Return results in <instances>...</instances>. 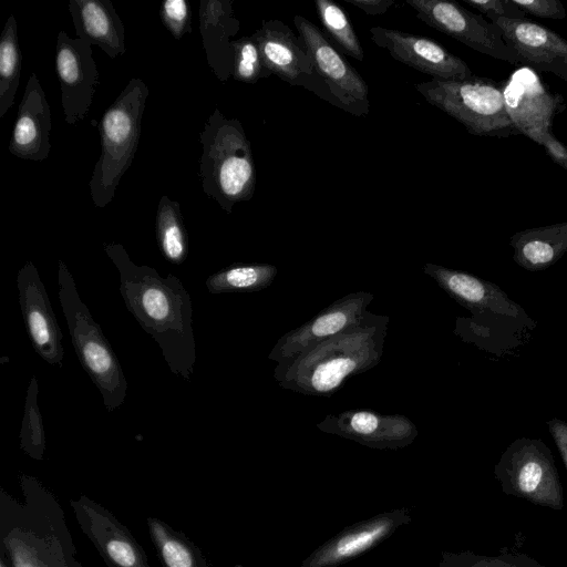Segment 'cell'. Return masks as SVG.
Here are the masks:
<instances>
[{
  "label": "cell",
  "instance_id": "6da1fadb",
  "mask_svg": "<svg viewBox=\"0 0 567 567\" xmlns=\"http://www.w3.org/2000/svg\"><path fill=\"white\" fill-rule=\"evenodd\" d=\"M120 275L126 309L158 344L169 370L189 381L196 362L193 307L188 291L174 275L161 276L136 265L117 243L103 244Z\"/></svg>",
  "mask_w": 567,
  "mask_h": 567
},
{
  "label": "cell",
  "instance_id": "7a4b0ae2",
  "mask_svg": "<svg viewBox=\"0 0 567 567\" xmlns=\"http://www.w3.org/2000/svg\"><path fill=\"white\" fill-rule=\"evenodd\" d=\"M21 497L0 489V550L11 567H82L56 497L34 476L19 477Z\"/></svg>",
  "mask_w": 567,
  "mask_h": 567
},
{
  "label": "cell",
  "instance_id": "3957f363",
  "mask_svg": "<svg viewBox=\"0 0 567 567\" xmlns=\"http://www.w3.org/2000/svg\"><path fill=\"white\" fill-rule=\"evenodd\" d=\"M389 317L368 311L361 322L277 365L278 384L306 395L332 396L352 377L375 367L382 358Z\"/></svg>",
  "mask_w": 567,
  "mask_h": 567
},
{
  "label": "cell",
  "instance_id": "277c9868",
  "mask_svg": "<svg viewBox=\"0 0 567 567\" xmlns=\"http://www.w3.org/2000/svg\"><path fill=\"white\" fill-rule=\"evenodd\" d=\"M199 176L204 193L227 213L249 200L256 188L251 145L241 123L216 107L200 133Z\"/></svg>",
  "mask_w": 567,
  "mask_h": 567
},
{
  "label": "cell",
  "instance_id": "5b68a950",
  "mask_svg": "<svg viewBox=\"0 0 567 567\" xmlns=\"http://www.w3.org/2000/svg\"><path fill=\"white\" fill-rule=\"evenodd\" d=\"M148 94L143 80L131 79L99 123L101 154L89 182L90 195L97 208L112 202L134 159Z\"/></svg>",
  "mask_w": 567,
  "mask_h": 567
},
{
  "label": "cell",
  "instance_id": "8992f818",
  "mask_svg": "<svg viewBox=\"0 0 567 567\" xmlns=\"http://www.w3.org/2000/svg\"><path fill=\"white\" fill-rule=\"evenodd\" d=\"M59 299L78 359L99 389L109 412L124 403L127 382L109 340L80 298L66 265L58 264Z\"/></svg>",
  "mask_w": 567,
  "mask_h": 567
},
{
  "label": "cell",
  "instance_id": "52a82bcc",
  "mask_svg": "<svg viewBox=\"0 0 567 567\" xmlns=\"http://www.w3.org/2000/svg\"><path fill=\"white\" fill-rule=\"evenodd\" d=\"M427 103L460 122L475 136L518 135L504 103L503 80L472 75L464 80L432 79L414 84Z\"/></svg>",
  "mask_w": 567,
  "mask_h": 567
},
{
  "label": "cell",
  "instance_id": "ba28073f",
  "mask_svg": "<svg viewBox=\"0 0 567 567\" xmlns=\"http://www.w3.org/2000/svg\"><path fill=\"white\" fill-rule=\"evenodd\" d=\"M494 474L506 495L554 511L564 507L563 486L553 454L540 440L514 441L499 457Z\"/></svg>",
  "mask_w": 567,
  "mask_h": 567
},
{
  "label": "cell",
  "instance_id": "9c48e42d",
  "mask_svg": "<svg viewBox=\"0 0 567 567\" xmlns=\"http://www.w3.org/2000/svg\"><path fill=\"white\" fill-rule=\"evenodd\" d=\"M406 3L415 10L417 19L466 47L509 64L519 63L501 29L460 3L447 0H406Z\"/></svg>",
  "mask_w": 567,
  "mask_h": 567
},
{
  "label": "cell",
  "instance_id": "30bf717a",
  "mask_svg": "<svg viewBox=\"0 0 567 567\" xmlns=\"http://www.w3.org/2000/svg\"><path fill=\"white\" fill-rule=\"evenodd\" d=\"M293 23L308 47L316 75L332 96V103L352 115L367 116L370 112L369 90L360 73L311 21L295 16Z\"/></svg>",
  "mask_w": 567,
  "mask_h": 567
},
{
  "label": "cell",
  "instance_id": "8fae6325",
  "mask_svg": "<svg viewBox=\"0 0 567 567\" xmlns=\"http://www.w3.org/2000/svg\"><path fill=\"white\" fill-rule=\"evenodd\" d=\"M503 94L507 114L519 134L539 145L551 133L555 116L567 107L563 95L547 90L538 74L527 66L503 80Z\"/></svg>",
  "mask_w": 567,
  "mask_h": 567
},
{
  "label": "cell",
  "instance_id": "7c38bea8",
  "mask_svg": "<svg viewBox=\"0 0 567 567\" xmlns=\"http://www.w3.org/2000/svg\"><path fill=\"white\" fill-rule=\"evenodd\" d=\"M374 296L358 291L348 293L319 313L278 339L268 358L277 365L288 363L309 348L361 322Z\"/></svg>",
  "mask_w": 567,
  "mask_h": 567
},
{
  "label": "cell",
  "instance_id": "4fadbf2b",
  "mask_svg": "<svg viewBox=\"0 0 567 567\" xmlns=\"http://www.w3.org/2000/svg\"><path fill=\"white\" fill-rule=\"evenodd\" d=\"M55 72L64 120L74 125L87 115L99 86V70L92 45L60 31L55 47Z\"/></svg>",
  "mask_w": 567,
  "mask_h": 567
},
{
  "label": "cell",
  "instance_id": "5bb4252c",
  "mask_svg": "<svg viewBox=\"0 0 567 567\" xmlns=\"http://www.w3.org/2000/svg\"><path fill=\"white\" fill-rule=\"evenodd\" d=\"M83 534L109 567H151L144 548L105 507L85 495L70 501Z\"/></svg>",
  "mask_w": 567,
  "mask_h": 567
},
{
  "label": "cell",
  "instance_id": "9a60e30c",
  "mask_svg": "<svg viewBox=\"0 0 567 567\" xmlns=\"http://www.w3.org/2000/svg\"><path fill=\"white\" fill-rule=\"evenodd\" d=\"M317 427L329 434L352 440L378 450H398L414 442L419 431L413 421L402 414H382L354 409L328 414Z\"/></svg>",
  "mask_w": 567,
  "mask_h": 567
},
{
  "label": "cell",
  "instance_id": "2e32d148",
  "mask_svg": "<svg viewBox=\"0 0 567 567\" xmlns=\"http://www.w3.org/2000/svg\"><path fill=\"white\" fill-rule=\"evenodd\" d=\"M369 32L393 59L433 79L464 80L474 75L464 60L432 39L383 27H372Z\"/></svg>",
  "mask_w": 567,
  "mask_h": 567
},
{
  "label": "cell",
  "instance_id": "e0dca14e",
  "mask_svg": "<svg viewBox=\"0 0 567 567\" xmlns=\"http://www.w3.org/2000/svg\"><path fill=\"white\" fill-rule=\"evenodd\" d=\"M17 287L28 337L39 357L62 368L63 334L37 267L27 261L18 271Z\"/></svg>",
  "mask_w": 567,
  "mask_h": 567
},
{
  "label": "cell",
  "instance_id": "ac0fdd59",
  "mask_svg": "<svg viewBox=\"0 0 567 567\" xmlns=\"http://www.w3.org/2000/svg\"><path fill=\"white\" fill-rule=\"evenodd\" d=\"M412 519L406 508L384 512L346 527L328 539L300 567H337L371 550Z\"/></svg>",
  "mask_w": 567,
  "mask_h": 567
},
{
  "label": "cell",
  "instance_id": "d6986e66",
  "mask_svg": "<svg viewBox=\"0 0 567 567\" xmlns=\"http://www.w3.org/2000/svg\"><path fill=\"white\" fill-rule=\"evenodd\" d=\"M519 62L535 72L551 73L567 82V40L527 19H492Z\"/></svg>",
  "mask_w": 567,
  "mask_h": 567
},
{
  "label": "cell",
  "instance_id": "ffe728a7",
  "mask_svg": "<svg viewBox=\"0 0 567 567\" xmlns=\"http://www.w3.org/2000/svg\"><path fill=\"white\" fill-rule=\"evenodd\" d=\"M252 35L270 74L291 85H306V78L316 75L305 40L280 20H264Z\"/></svg>",
  "mask_w": 567,
  "mask_h": 567
},
{
  "label": "cell",
  "instance_id": "44dd1931",
  "mask_svg": "<svg viewBox=\"0 0 567 567\" xmlns=\"http://www.w3.org/2000/svg\"><path fill=\"white\" fill-rule=\"evenodd\" d=\"M52 117L45 93L35 72L30 74L9 142V152L22 159L48 158Z\"/></svg>",
  "mask_w": 567,
  "mask_h": 567
},
{
  "label": "cell",
  "instance_id": "7402d4cb",
  "mask_svg": "<svg viewBox=\"0 0 567 567\" xmlns=\"http://www.w3.org/2000/svg\"><path fill=\"white\" fill-rule=\"evenodd\" d=\"M239 25L231 0H200L199 30L206 60L221 82L233 72L234 51L229 39L239 31Z\"/></svg>",
  "mask_w": 567,
  "mask_h": 567
},
{
  "label": "cell",
  "instance_id": "603a6c76",
  "mask_svg": "<svg viewBox=\"0 0 567 567\" xmlns=\"http://www.w3.org/2000/svg\"><path fill=\"white\" fill-rule=\"evenodd\" d=\"M69 11L78 39L111 59L126 52L124 24L110 0H70Z\"/></svg>",
  "mask_w": 567,
  "mask_h": 567
},
{
  "label": "cell",
  "instance_id": "cb8c5ba5",
  "mask_svg": "<svg viewBox=\"0 0 567 567\" xmlns=\"http://www.w3.org/2000/svg\"><path fill=\"white\" fill-rule=\"evenodd\" d=\"M423 272L433 278L460 305L468 309L473 315L471 319L486 316V311L492 310V307H517L498 287L470 274L430 262L423 266Z\"/></svg>",
  "mask_w": 567,
  "mask_h": 567
},
{
  "label": "cell",
  "instance_id": "d4e9b609",
  "mask_svg": "<svg viewBox=\"0 0 567 567\" xmlns=\"http://www.w3.org/2000/svg\"><path fill=\"white\" fill-rule=\"evenodd\" d=\"M511 246L519 266L545 269L567 252V221L519 230L511 237Z\"/></svg>",
  "mask_w": 567,
  "mask_h": 567
},
{
  "label": "cell",
  "instance_id": "484cf974",
  "mask_svg": "<svg viewBox=\"0 0 567 567\" xmlns=\"http://www.w3.org/2000/svg\"><path fill=\"white\" fill-rule=\"evenodd\" d=\"M152 542L164 567H210L188 537L159 518L148 517Z\"/></svg>",
  "mask_w": 567,
  "mask_h": 567
},
{
  "label": "cell",
  "instance_id": "4316f807",
  "mask_svg": "<svg viewBox=\"0 0 567 567\" xmlns=\"http://www.w3.org/2000/svg\"><path fill=\"white\" fill-rule=\"evenodd\" d=\"M157 246L163 257L173 265L183 264L188 256V235L181 205L163 195L155 217Z\"/></svg>",
  "mask_w": 567,
  "mask_h": 567
},
{
  "label": "cell",
  "instance_id": "83f0119b",
  "mask_svg": "<svg viewBox=\"0 0 567 567\" xmlns=\"http://www.w3.org/2000/svg\"><path fill=\"white\" fill-rule=\"evenodd\" d=\"M277 274V267L270 264H234L210 275L205 285L215 295L254 292L270 286Z\"/></svg>",
  "mask_w": 567,
  "mask_h": 567
},
{
  "label": "cell",
  "instance_id": "f1b7e54d",
  "mask_svg": "<svg viewBox=\"0 0 567 567\" xmlns=\"http://www.w3.org/2000/svg\"><path fill=\"white\" fill-rule=\"evenodd\" d=\"M21 62L18 23L11 14L0 37V118L14 103L20 82Z\"/></svg>",
  "mask_w": 567,
  "mask_h": 567
},
{
  "label": "cell",
  "instance_id": "f546056e",
  "mask_svg": "<svg viewBox=\"0 0 567 567\" xmlns=\"http://www.w3.org/2000/svg\"><path fill=\"white\" fill-rule=\"evenodd\" d=\"M316 10L323 30L348 55L363 61L364 53L357 33L340 6L331 0H316Z\"/></svg>",
  "mask_w": 567,
  "mask_h": 567
},
{
  "label": "cell",
  "instance_id": "4dcf8cb0",
  "mask_svg": "<svg viewBox=\"0 0 567 567\" xmlns=\"http://www.w3.org/2000/svg\"><path fill=\"white\" fill-rule=\"evenodd\" d=\"M38 379L33 375L27 389L24 412L19 433L20 447L31 458L42 461L45 452L43 419L38 405Z\"/></svg>",
  "mask_w": 567,
  "mask_h": 567
},
{
  "label": "cell",
  "instance_id": "1f68e13d",
  "mask_svg": "<svg viewBox=\"0 0 567 567\" xmlns=\"http://www.w3.org/2000/svg\"><path fill=\"white\" fill-rule=\"evenodd\" d=\"M437 567H549L520 553L502 551L497 555L476 554L471 550L443 551Z\"/></svg>",
  "mask_w": 567,
  "mask_h": 567
},
{
  "label": "cell",
  "instance_id": "d6a6232c",
  "mask_svg": "<svg viewBox=\"0 0 567 567\" xmlns=\"http://www.w3.org/2000/svg\"><path fill=\"white\" fill-rule=\"evenodd\" d=\"M231 48L234 51L231 76L236 81L254 84L271 75L264 65L257 40L252 34L231 41Z\"/></svg>",
  "mask_w": 567,
  "mask_h": 567
},
{
  "label": "cell",
  "instance_id": "836d02e7",
  "mask_svg": "<svg viewBox=\"0 0 567 567\" xmlns=\"http://www.w3.org/2000/svg\"><path fill=\"white\" fill-rule=\"evenodd\" d=\"M159 16L165 28L176 40L192 32V11L186 0L163 1Z\"/></svg>",
  "mask_w": 567,
  "mask_h": 567
},
{
  "label": "cell",
  "instance_id": "e575fe53",
  "mask_svg": "<svg viewBox=\"0 0 567 567\" xmlns=\"http://www.w3.org/2000/svg\"><path fill=\"white\" fill-rule=\"evenodd\" d=\"M470 7L477 9L492 19H526V14L515 7L511 0H464Z\"/></svg>",
  "mask_w": 567,
  "mask_h": 567
},
{
  "label": "cell",
  "instance_id": "d590c367",
  "mask_svg": "<svg viewBox=\"0 0 567 567\" xmlns=\"http://www.w3.org/2000/svg\"><path fill=\"white\" fill-rule=\"evenodd\" d=\"M525 14L536 18L561 20L566 18V10L559 0H511Z\"/></svg>",
  "mask_w": 567,
  "mask_h": 567
},
{
  "label": "cell",
  "instance_id": "8d00e7d4",
  "mask_svg": "<svg viewBox=\"0 0 567 567\" xmlns=\"http://www.w3.org/2000/svg\"><path fill=\"white\" fill-rule=\"evenodd\" d=\"M540 146L553 162L567 171V147L555 137L553 132L547 134Z\"/></svg>",
  "mask_w": 567,
  "mask_h": 567
},
{
  "label": "cell",
  "instance_id": "74e56055",
  "mask_svg": "<svg viewBox=\"0 0 567 567\" xmlns=\"http://www.w3.org/2000/svg\"><path fill=\"white\" fill-rule=\"evenodd\" d=\"M548 426L567 471V424L554 419L548 422Z\"/></svg>",
  "mask_w": 567,
  "mask_h": 567
},
{
  "label": "cell",
  "instance_id": "f35d334b",
  "mask_svg": "<svg viewBox=\"0 0 567 567\" xmlns=\"http://www.w3.org/2000/svg\"><path fill=\"white\" fill-rule=\"evenodd\" d=\"M346 2L361 9L369 16H380L385 13L391 6L394 4L393 0H344Z\"/></svg>",
  "mask_w": 567,
  "mask_h": 567
},
{
  "label": "cell",
  "instance_id": "ab89813d",
  "mask_svg": "<svg viewBox=\"0 0 567 567\" xmlns=\"http://www.w3.org/2000/svg\"><path fill=\"white\" fill-rule=\"evenodd\" d=\"M0 567H11L2 550H0Z\"/></svg>",
  "mask_w": 567,
  "mask_h": 567
}]
</instances>
